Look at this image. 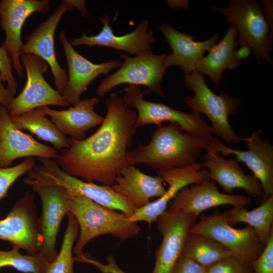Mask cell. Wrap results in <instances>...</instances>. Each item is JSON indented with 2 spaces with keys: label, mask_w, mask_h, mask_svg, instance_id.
<instances>
[{
  "label": "cell",
  "mask_w": 273,
  "mask_h": 273,
  "mask_svg": "<svg viewBox=\"0 0 273 273\" xmlns=\"http://www.w3.org/2000/svg\"><path fill=\"white\" fill-rule=\"evenodd\" d=\"M105 106L106 114L99 129L81 140L69 138V147L61 151L56 161L72 176L111 186L128 165L127 149L136 130V113L115 93L110 94Z\"/></svg>",
  "instance_id": "1"
},
{
  "label": "cell",
  "mask_w": 273,
  "mask_h": 273,
  "mask_svg": "<svg viewBox=\"0 0 273 273\" xmlns=\"http://www.w3.org/2000/svg\"><path fill=\"white\" fill-rule=\"evenodd\" d=\"M208 146L204 139L176 124H162L153 131L148 144L128 151L127 160L128 165L143 164L156 170L185 167L198 162Z\"/></svg>",
  "instance_id": "2"
},
{
  "label": "cell",
  "mask_w": 273,
  "mask_h": 273,
  "mask_svg": "<svg viewBox=\"0 0 273 273\" xmlns=\"http://www.w3.org/2000/svg\"><path fill=\"white\" fill-rule=\"evenodd\" d=\"M66 190L70 201V212L75 217L79 228L73 250L76 257L83 255L85 245L99 236L110 235L125 241L134 238L141 232L138 222L131 221L124 214L107 209L83 195Z\"/></svg>",
  "instance_id": "3"
},
{
  "label": "cell",
  "mask_w": 273,
  "mask_h": 273,
  "mask_svg": "<svg viewBox=\"0 0 273 273\" xmlns=\"http://www.w3.org/2000/svg\"><path fill=\"white\" fill-rule=\"evenodd\" d=\"M211 9L224 15L226 22L237 30L239 46L253 50L258 64L260 59L272 66V36L264 17L265 9L254 0H231L224 8L212 6Z\"/></svg>",
  "instance_id": "4"
},
{
  "label": "cell",
  "mask_w": 273,
  "mask_h": 273,
  "mask_svg": "<svg viewBox=\"0 0 273 273\" xmlns=\"http://www.w3.org/2000/svg\"><path fill=\"white\" fill-rule=\"evenodd\" d=\"M186 86L194 94L186 96L184 102L193 113L204 114L211 121L212 133L228 143L239 144L241 138L232 128L229 115H234L240 105L239 99L222 92L216 95L205 83L204 75L196 71L184 76Z\"/></svg>",
  "instance_id": "5"
},
{
  "label": "cell",
  "mask_w": 273,
  "mask_h": 273,
  "mask_svg": "<svg viewBox=\"0 0 273 273\" xmlns=\"http://www.w3.org/2000/svg\"><path fill=\"white\" fill-rule=\"evenodd\" d=\"M41 164L34 166L27 173V180L57 185L80 194L99 205L111 210H118L130 216L135 210L111 186L99 185L72 176L61 169L56 160L38 158Z\"/></svg>",
  "instance_id": "6"
},
{
  "label": "cell",
  "mask_w": 273,
  "mask_h": 273,
  "mask_svg": "<svg viewBox=\"0 0 273 273\" xmlns=\"http://www.w3.org/2000/svg\"><path fill=\"white\" fill-rule=\"evenodd\" d=\"M124 103L136 111L135 127L148 124L157 126L164 122L177 125L183 130L197 135L208 143L212 138L210 126L199 114H192L174 109L166 104L144 99L139 86L129 85L123 89Z\"/></svg>",
  "instance_id": "7"
},
{
  "label": "cell",
  "mask_w": 273,
  "mask_h": 273,
  "mask_svg": "<svg viewBox=\"0 0 273 273\" xmlns=\"http://www.w3.org/2000/svg\"><path fill=\"white\" fill-rule=\"evenodd\" d=\"M166 55H156L151 52L131 57L121 54L124 62L115 72L100 82L97 94L103 97L119 85L128 84L146 86L143 95L154 93L163 97L161 82L167 69L165 63Z\"/></svg>",
  "instance_id": "8"
},
{
  "label": "cell",
  "mask_w": 273,
  "mask_h": 273,
  "mask_svg": "<svg viewBox=\"0 0 273 273\" xmlns=\"http://www.w3.org/2000/svg\"><path fill=\"white\" fill-rule=\"evenodd\" d=\"M189 233L212 239L230 250L234 256L249 262L259 256L265 246L250 226L233 228L228 222L225 212L216 211L210 215H201L199 221L191 226Z\"/></svg>",
  "instance_id": "9"
},
{
  "label": "cell",
  "mask_w": 273,
  "mask_h": 273,
  "mask_svg": "<svg viewBox=\"0 0 273 273\" xmlns=\"http://www.w3.org/2000/svg\"><path fill=\"white\" fill-rule=\"evenodd\" d=\"M20 60L27 80L22 90L14 97L7 108L10 117L48 106H71L46 80L43 74L48 70L49 65L43 60L26 54L21 55Z\"/></svg>",
  "instance_id": "10"
},
{
  "label": "cell",
  "mask_w": 273,
  "mask_h": 273,
  "mask_svg": "<svg viewBox=\"0 0 273 273\" xmlns=\"http://www.w3.org/2000/svg\"><path fill=\"white\" fill-rule=\"evenodd\" d=\"M24 183L39 196L41 213L39 224L43 241L39 253L50 262L58 254L56 241L61 222L70 211V201L67 190L60 186L24 179Z\"/></svg>",
  "instance_id": "11"
},
{
  "label": "cell",
  "mask_w": 273,
  "mask_h": 273,
  "mask_svg": "<svg viewBox=\"0 0 273 273\" xmlns=\"http://www.w3.org/2000/svg\"><path fill=\"white\" fill-rule=\"evenodd\" d=\"M0 239L23 249L27 254L39 253L43 237L32 194L26 192L7 216L0 219Z\"/></svg>",
  "instance_id": "12"
},
{
  "label": "cell",
  "mask_w": 273,
  "mask_h": 273,
  "mask_svg": "<svg viewBox=\"0 0 273 273\" xmlns=\"http://www.w3.org/2000/svg\"><path fill=\"white\" fill-rule=\"evenodd\" d=\"M49 0H3L0 3V28L5 35L2 46L10 56L13 68L17 75L25 77L20 60L23 42L21 33L23 25L32 14H44L50 8Z\"/></svg>",
  "instance_id": "13"
},
{
  "label": "cell",
  "mask_w": 273,
  "mask_h": 273,
  "mask_svg": "<svg viewBox=\"0 0 273 273\" xmlns=\"http://www.w3.org/2000/svg\"><path fill=\"white\" fill-rule=\"evenodd\" d=\"M261 131H253L246 138H241L248 148L241 151L225 146L216 137H212L208 148L223 156L234 155L239 162L244 163L261 183L262 202L273 195V146L268 140H262Z\"/></svg>",
  "instance_id": "14"
},
{
  "label": "cell",
  "mask_w": 273,
  "mask_h": 273,
  "mask_svg": "<svg viewBox=\"0 0 273 273\" xmlns=\"http://www.w3.org/2000/svg\"><path fill=\"white\" fill-rule=\"evenodd\" d=\"M70 0H64L53 13L25 37L20 55L32 54L43 60L51 69L56 90L61 95L68 81V75L60 65L56 57L55 34L63 16L74 9Z\"/></svg>",
  "instance_id": "15"
},
{
  "label": "cell",
  "mask_w": 273,
  "mask_h": 273,
  "mask_svg": "<svg viewBox=\"0 0 273 273\" xmlns=\"http://www.w3.org/2000/svg\"><path fill=\"white\" fill-rule=\"evenodd\" d=\"M197 216L169 208L157 219V229L161 234V243L155 253V263L151 273H170L181 255L191 226Z\"/></svg>",
  "instance_id": "16"
},
{
  "label": "cell",
  "mask_w": 273,
  "mask_h": 273,
  "mask_svg": "<svg viewBox=\"0 0 273 273\" xmlns=\"http://www.w3.org/2000/svg\"><path fill=\"white\" fill-rule=\"evenodd\" d=\"M59 38L68 67V81L62 95L71 106H73L80 100L81 95L86 91L94 79L119 68L122 62L114 60L100 64L94 63L75 50L64 31L60 32Z\"/></svg>",
  "instance_id": "17"
},
{
  "label": "cell",
  "mask_w": 273,
  "mask_h": 273,
  "mask_svg": "<svg viewBox=\"0 0 273 273\" xmlns=\"http://www.w3.org/2000/svg\"><path fill=\"white\" fill-rule=\"evenodd\" d=\"M100 20L103 27L98 34L88 36L83 33L80 37L72 38L71 44L73 47L84 46L110 48L135 56L152 52L151 47L155 38L153 32L149 29L147 20L141 21L132 32L117 36L110 26L111 20L109 16H102Z\"/></svg>",
  "instance_id": "18"
},
{
  "label": "cell",
  "mask_w": 273,
  "mask_h": 273,
  "mask_svg": "<svg viewBox=\"0 0 273 273\" xmlns=\"http://www.w3.org/2000/svg\"><path fill=\"white\" fill-rule=\"evenodd\" d=\"M158 176L168 185L163 196L146 206L136 209L129 217L132 222H155L167 210L168 203L183 188L202 181L209 177L208 170L197 162L192 165L166 170H156Z\"/></svg>",
  "instance_id": "19"
},
{
  "label": "cell",
  "mask_w": 273,
  "mask_h": 273,
  "mask_svg": "<svg viewBox=\"0 0 273 273\" xmlns=\"http://www.w3.org/2000/svg\"><path fill=\"white\" fill-rule=\"evenodd\" d=\"M58 151L23 132L13 123L7 108L0 109V167H10L18 158L36 157L56 160Z\"/></svg>",
  "instance_id": "20"
},
{
  "label": "cell",
  "mask_w": 273,
  "mask_h": 273,
  "mask_svg": "<svg viewBox=\"0 0 273 273\" xmlns=\"http://www.w3.org/2000/svg\"><path fill=\"white\" fill-rule=\"evenodd\" d=\"M251 203L244 195L224 194L218 191L209 178L183 188L172 200L169 208L192 214L196 216L210 208L222 205L245 207Z\"/></svg>",
  "instance_id": "21"
},
{
  "label": "cell",
  "mask_w": 273,
  "mask_h": 273,
  "mask_svg": "<svg viewBox=\"0 0 273 273\" xmlns=\"http://www.w3.org/2000/svg\"><path fill=\"white\" fill-rule=\"evenodd\" d=\"M203 159L201 164L208 170L209 178L216 181L227 194H233L234 189L241 188L248 195L262 201L260 182L254 175L245 174L236 159H225L208 147Z\"/></svg>",
  "instance_id": "22"
},
{
  "label": "cell",
  "mask_w": 273,
  "mask_h": 273,
  "mask_svg": "<svg viewBox=\"0 0 273 273\" xmlns=\"http://www.w3.org/2000/svg\"><path fill=\"white\" fill-rule=\"evenodd\" d=\"M159 29L172 50L171 54L166 56V68L177 66L185 75L195 71L204 52L215 44L220 37L218 33H215L206 40L196 41L193 39L194 36L181 33L171 26L161 24Z\"/></svg>",
  "instance_id": "23"
},
{
  "label": "cell",
  "mask_w": 273,
  "mask_h": 273,
  "mask_svg": "<svg viewBox=\"0 0 273 273\" xmlns=\"http://www.w3.org/2000/svg\"><path fill=\"white\" fill-rule=\"evenodd\" d=\"M164 183L159 176L146 174L134 165H128L111 187L136 210L148 205L151 198L163 196L166 190Z\"/></svg>",
  "instance_id": "24"
},
{
  "label": "cell",
  "mask_w": 273,
  "mask_h": 273,
  "mask_svg": "<svg viewBox=\"0 0 273 273\" xmlns=\"http://www.w3.org/2000/svg\"><path fill=\"white\" fill-rule=\"evenodd\" d=\"M98 103L97 98H91L80 100L66 110H57L49 107L40 109L64 134L81 140L85 139L88 130L100 125L104 120V117L94 111Z\"/></svg>",
  "instance_id": "25"
},
{
  "label": "cell",
  "mask_w": 273,
  "mask_h": 273,
  "mask_svg": "<svg viewBox=\"0 0 273 273\" xmlns=\"http://www.w3.org/2000/svg\"><path fill=\"white\" fill-rule=\"evenodd\" d=\"M237 36L236 29L231 25L223 38L212 46L208 55L198 62L195 71L208 75L218 85L225 70H233L241 65V61L235 56L236 47L239 45L236 40Z\"/></svg>",
  "instance_id": "26"
},
{
  "label": "cell",
  "mask_w": 273,
  "mask_h": 273,
  "mask_svg": "<svg viewBox=\"0 0 273 273\" xmlns=\"http://www.w3.org/2000/svg\"><path fill=\"white\" fill-rule=\"evenodd\" d=\"M11 119L18 129L29 131L39 139L51 143L56 150L61 151L70 146L69 138L47 117L40 108Z\"/></svg>",
  "instance_id": "27"
},
{
  "label": "cell",
  "mask_w": 273,
  "mask_h": 273,
  "mask_svg": "<svg viewBox=\"0 0 273 273\" xmlns=\"http://www.w3.org/2000/svg\"><path fill=\"white\" fill-rule=\"evenodd\" d=\"M225 212L231 225L238 223H247L254 230L261 243L265 245L273 233V195L252 210L242 206L233 207Z\"/></svg>",
  "instance_id": "28"
},
{
  "label": "cell",
  "mask_w": 273,
  "mask_h": 273,
  "mask_svg": "<svg viewBox=\"0 0 273 273\" xmlns=\"http://www.w3.org/2000/svg\"><path fill=\"white\" fill-rule=\"evenodd\" d=\"M181 255L206 267L233 255L230 250L215 240L189 233Z\"/></svg>",
  "instance_id": "29"
},
{
  "label": "cell",
  "mask_w": 273,
  "mask_h": 273,
  "mask_svg": "<svg viewBox=\"0 0 273 273\" xmlns=\"http://www.w3.org/2000/svg\"><path fill=\"white\" fill-rule=\"evenodd\" d=\"M67 215L68 223L60 250L55 259L50 262L44 273H74L73 265L75 261L72 252L78 236L79 228L74 215L71 212Z\"/></svg>",
  "instance_id": "30"
},
{
  "label": "cell",
  "mask_w": 273,
  "mask_h": 273,
  "mask_svg": "<svg viewBox=\"0 0 273 273\" xmlns=\"http://www.w3.org/2000/svg\"><path fill=\"white\" fill-rule=\"evenodd\" d=\"M17 247L11 250H0V268L12 267L23 273H44L50 262L39 253L35 255L21 254Z\"/></svg>",
  "instance_id": "31"
},
{
  "label": "cell",
  "mask_w": 273,
  "mask_h": 273,
  "mask_svg": "<svg viewBox=\"0 0 273 273\" xmlns=\"http://www.w3.org/2000/svg\"><path fill=\"white\" fill-rule=\"evenodd\" d=\"M35 162L33 157H28L16 165L0 167V200L7 196L9 189L18 178L36 165Z\"/></svg>",
  "instance_id": "32"
},
{
  "label": "cell",
  "mask_w": 273,
  "mask_h": 273,
  "mask_svg": "<svg viewBox=\"0 0 273 273\" xmlns=\"http://www.w3.org/2000/svg\"><path fill=\"white\" fill-rule=\"evenodd\" d=\"M207 273H254L251 263L234 255L207 267Z\"/></svg>",
  "instance_id": "33"
},
{
  "label": "cell",
  "mask_w": 273,
  "mask_h": 273,
  "mask_svg": "<svg viewBox=\"0 0 273 273\" xmlns=\"http://www.w3.org/2000/svg\"><path fill=\"white\" fill-rule=\"evenodd\" d=\"M250 263L254 273H273V233L261 253Z\"/></svg>",
  "instance_id": "34"
},
{
  "label": "cell",
  "mask_w": 273,
  "mask_h": 273,
  "mask_svg": "<svg viewBox=\"0 0 273 273\" xmlns=\"http://www.w3.org/2000/svg\"><path fill=\"white\" fill-rule=\"evenodd\" d=\"M11 59L5 49L0 46V73L4 82L7 83V87L15 95L17 84L13 73Z\"/></svg>",
  "instance_id": "35"
},
{
  "label": "cell",
  "mask_w": 273,
  "mask_h": 273,
  "mask_svg": "<svg viewBox=\"0 0 273 273\" xmlns=\"http://www.w3.org/2000/svg\"><path fill=\"white\" fill-rule=\"evenodd\" d=\"M106 260L107 263L103 264L95 259L87 257L84 254L81 257L75 258L76 261L94 265L102 273H128L118 266L115 258L113 255H108L106 258Z\"/></svg>",
  "instance_id": "36"
},
{
  "label": "cell",
  "mask_w": 273,
  "mask_h": 273,
  "mask_svg": "<svg viewBox=\"0 0 273 273\" xmlns=\"http://www.w3.org/2000/svg\"><path fill=\"white\" fill-rule=\"evenodd\" d=\"M170 273H207V267L181 255Z\"/></svg>",
  "instance_id": "37"
},
{
  "label": "cell",
  "mask_w": 273,
  "mask_h": 273,
  "mask_svg": "<svg viewBox=\"0 0 273 273\" xmlns=\"http://www.w3.org/2000/svg\"><path fill=\"white\" fill-rule=\"evenodd\" d=\"M0 73V109L2 106L8 108L15 97V94L7 87H5Z\"/></svg>",
  "instance_id": "38"
},
{
  "label": "cell",
  "mask_w": 273,
  "mask_h": 273,
  "mask_svg": "<svg viewBox=\"0 0 273 273\" xmlns=\"http://www.w3.org/2000/svg\"><path fill=\"white\" fill-rule=\"evenodd\" d=\"M252 49L247 46H242L238 50H236L235 56L237 59L246 60L251 54Z\"/></svg>",
  "instance_id": "39"
},
{
  "label": "cell",
  "mask_w": 273,
  "mask_h": 273,
  "mask_svg": "<svg viewBox=\"0 0 273 273\" xmlns=\"http://www.w3.org/2000/svg\"><path fill=\"white\" fill-rule=\"evenodd\" d=\"M70 2L74 8H76L79 11L83 16L86 17L88 15V11L84 1L70 0Z\"/></svg>",
  "instance_id": "40"
},
{
  "label": "cell",
  "mask_w": 273,
  "mask_h": 273,
  "mask_svg": "<svg viewBox=\"0 0 273 273\" xmlns=\"http://www.w3.org/2000/svg\"><path fill=\"white\" fill-rule=\"evenodd\" d=\"M169 7L173 9H187L189 8L188 1H167Z\"/></svg>",
  "instance_id": "41"
},
{
  "label": "cell",
  "mask_w": 273,
  "mask_h": 273,
  "mask_svg": "<svg viewBox=\"0 0 273 273\" xmlns=\"http://www.w3.org/2000/svg\"><path fill=\"white\" fill-rule=\"evenodd\" d=\"M1 1H0V3H1Z\"/></svg>",
  "instance_id": "42"
}]
</instances>
